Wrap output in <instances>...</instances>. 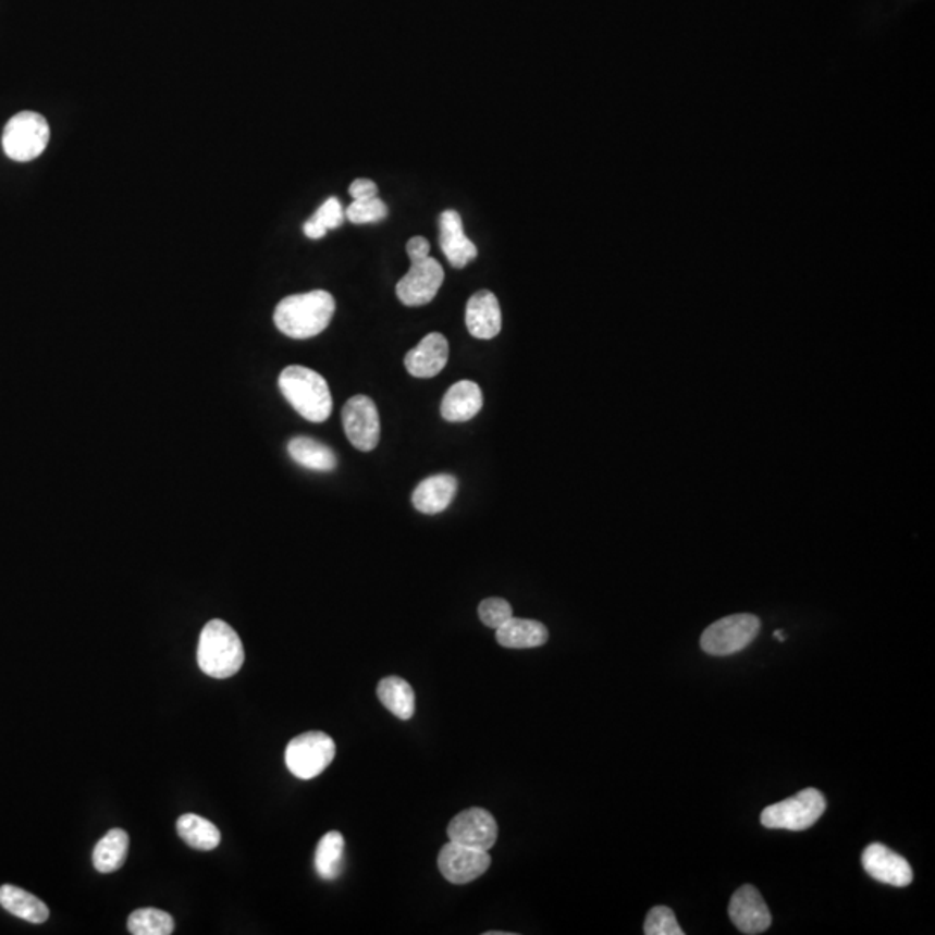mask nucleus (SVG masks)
<instances>
[{"mask_svg":"<svg viewBox=\"0 0 935 935\" xmlns=\"http://www.w3.org/2000/svg\"><path fill=\"white\" fill-rule=\"evenodd\" d=\"M335 298L324 290H313L283 298L274 310V324L293 340H309L330 327Z\"/></svg>","mask_w":935,"mask_h":935,"instance_id":"obj_1","label":"nucleus"},{"mask_svg":"<svg viewBox=\"0 0 935 935\" xmlns=\"http://www.w3.org/2000/svg\"><path fill=\"white\" fill-rule=\"evenodd\" d=\"M280 390L293 409L312 423H324L333 411L328 381L312 369L290 366L280 374Z\"/></svg>","mask_w":935,"mask_h":935,"instance_id":"obj_2","label":"nucleus"},{"mask_svg":"<svg viewBox=\"0 0 935 935\" xmlns=\"http://www.w3.org/2000/svg\"><path fill=\"white\" fill-rule=\"evenodd\" d=\"M245 662L242 638L221 618H213L199 635L198 665L207 676L227 679L239 673Z\"/></svg>","mask_w":935,"mask_h":935,"instance_id":"obj_3","label":"nucleus"},{"mask_svg":"<svg viewBox=\"0 0 935 935\" xmlns=\"http://www.w3.org/2000/svg\"><path fill=\"white\" fill-rule=\"evenodd\" d=\"M825 809L826 802L822 791H817L816 788H805L797 796L764 809L761 823L770 829L804 832L823 816Z\"/></svg>","mask_w":935,"mask_h":935,"instance_id":"obj_4","label":"nucleus"},{"mask_svg":"<svg viewBox=\"0 0 935 935\" xmlns=\"http://www.w3.org/2000/svg\"><path fill=\"white\" fill-rule=\"evenodd\" d=\"M51 128L42 114L22 111L9 120L2 134V148L14 161H32L46 151Z\"/></svg>","mask_w":935,"mask_h":935,"instance_id":"obj_5","label":"nucleus"},{"mask_svg":"<svg viewBox=\"0 0 935 935\" xmlns=\"http://www.w3.org/2000/svg\"><path fill=\"white\" fill-rule=\"evenodd\" d=\"M336 746L327 733L309 731L293 738L284 752L286 766L293 776L312 779L330 767L335 759Z\"/></svg>","mask_w":935,"mask_h":935,"instance_id":"obj_6","label":"nucleus"},{"mask_svg":"<svg viewBox=\"0 0 935 935\" xmlns=\"http://www.w3.org/2000/svg\"><path fill=\"white\" fill-rule=\"evenodd\" d=\"M761 631V620L755 615L737 614L721 618L703 631L700 644L709 655L728 656L749 647Z\"/></svg>","mask_w":935,"mask_h":935,"instance_id":"obj_7","label":"nucleus"},{"mask_svg":"<svg viewBox=\"0 0 935 935\" xmlns=\"http://www.w3.org/2000/svg\"><path fill=\"white\" fill-rule=\"evenodd\" d=\"M343 430L360 453H371L380 442V415L377 404L366 395L348 398L342 411Z\"/></svg>","mask_w":935,"mask_h":935,"instance_id":"obj_8","label":"nucleus"},{"mask_svg":"<svg viewBox=\"0 0 935 935\" xmlns=\"http://www.w3.org/2000/svg\"><path fill=\"white\" fill-rule=\"evenodd\" d=\"M442 283H444V269L435 259L427 257L418 262H411V269L403 280L398 281L395 292L398 300L407 307H421L436 297Z\"/></svg>","mask_w":935,"mask_h":935,"instance_id":"obj_9","label":"nucleus"},{"mask_svg":"<svg viewBox=\"0 0 935 935\" xmlns=\"http://www.w3.org/2000/svg\"><path fill=\"white\" fill-rule=\"evenodd\" d=\"M491 868L489 851L450 842L439 854V870L451 884L465 885L477 881Z\"/></svg>","mask_w":935,"mask_h":935,"instance_id":"obj_10","label":"nucleus"},{"mask_svg":"<svg viewBox=\"0 0 935 935\" xmlns=\"http://www.w3.org/2000/svg\"><path fill=\"white\" fill-rule=\"evenodd\" d=\"M447 835L451 842L489 851L497 840V823L485 809H466L453 817V822L447 826Z\"/></svg>","mask_w":935,"mask_h":935,"instance_id":"obj_11","label":"nucleus"},{"mask_svg":"<svg viewBox=\"0 0 935 935\" xmlns=\"http://www.w3.org/2000/svg\"><path fill=\"white\" fill-rule=\"evenodd\" d=\"M729 919L743 934H762L771 927L770 908L753 885H743L733 894Z\"/></svg>","mask_w":935,"mask_h":935,"instance_id":"obj_12","label":"nucleus"},{"mask_svg":"<svg viewBox=\"0 0 935 935\" xmlns=\"http://www.w3.org/2000/svg\"><path fill=\"white\" fill-rule=\"evenodd\" d=\"M863 868L872 878L893 887H908L913 882L910 863L882 844H872L864 849Z\"/></svg>","mask_w":935,"mask_h":935,"instance_id":"obj_13","label":"nucleus"},{"mask_svg":"<svg viewBox=\"0 0 935 935\" xmlns=\"http://www.w3.org/2000/svg\"><path fill=\"white\" fill-rule=\"evenodd\" d=\"M450 360V342L441 333H430L407 352L404 365L415 378H433L441 373Z\"/></svg>","mask_w":935,"mask_h":935,"instance_id":"obj_14","label":"nucleus"},{"mask_svg":"<svg viewBox=\"0 0 935 935\" xmlns=\"http://www.w3.org/2000/svg\"><path fill=\"white\" fill-rule=\"evenodd\" d=\"M466 328L479 340H492L500 335L503 327L500 300L489 290H480L466 304Z\"/></svg>","mask_w":935,"mask_h":935,"instance_id":"obj_15","label":"nucleus"},{"mask_svg":"<svg viewBox=\"0 0 935 935\" xmlns=\"http://www.w3.org/2000/svg\"><path fill=\"white\" fill-rule=\"evenodd\" d=\"M441 248L454 269H463L473 262L479 255L477 246L466 237L462 216L454 210H445L441 216Z\"/></svg>","mask_w":935,"mask_h":935,"instance_id":"obj_16","label":"nucleus"},{"mask_svg":"<svg viewBox=\"0 0 935 935\" xmlns=\"http://www.w3.org/2000/svg\"><path fill=\"white\" fill-rule=\"evenodd\" d=\"M483 395L475 381H457L442 401L441 415L450 423H465L482 411Z\"/></svg>","mask_w":935,"mask_h":935,"instance_id":"obj_17","label":"nucleus"},{"mask_svg":"<svg viewBox=\"0 0 935 935\" xmlns=\"http://www.w3.org/2000/svg\"><path fill=\"white\" fill-rule=\"evenodd\" d=\"M456 492V477L447 473L433 475L416 487L413 492V504L419 513L436 515L450 508Z\"/></svg>","mask_w":935,"mask_h":935,"instance_id":"obj_18","label":"nucleus"},{"mask_svg":"<svg viewBox=\"0 0 935 935\" xmlns=\"http://www.w3.org/2000/svg\"><path fill=\"white\" fill-rule=\"evenodd\" d=\"M495 639L501 647L525 650V648H538L546 644L550 632H548L546 626L538 623V620L512 617L500 629H495Z\"/></svg>","mask_w":935,"mask_h":935,"instance_id":"obj_19","label":"nucleus"},{"mask_svg":"<svg viewBox=\"0 0 935 935\" xmlns=\"http://www.w3.org/2000/svg\"><path fill=\"white\" fill-rule=\"evenodd\" d=\"M377 691L383 708L389 709L398 719L409 721L415 715V690L403 677H383Z\"/></svg>","mask_w":935,"mask_h":935,"instance_id":"obj_20","label":"nucleus"},{"mask_svg":"<svg viewBox=\"0 0 935 935\" xmlns=\"http://www.w3.org/2000/svg\"><path fill=\"white\" fill-rule=\"evenodd\" d=\"M131 838L122 828H113L96 844L93 852L94 868L99 873H113L127 860Z\"/></svg>","mask_w":935,"mask_h":935,"instance_id":"obj_21","label":"nucleus"},{"mask_svg":"<svg viewBox=\"0 0 935 935\" xmlns=\"http://www.w3.org/2000/svg\"><path fill=\"white\" fill-rule=\"evenodd\" d=\"M0 906L17 919L30 923H44L49 919V908L46 902L35 898L34 894L20 889L16 885L0 887Z\"/></svg>","mask_w":935,"mask_h":935,"instance_id":"obj_22","label":"nucleus"},{"mask_svg":"<svg viewBox=\"0 0 935 935\" xmlns=\"http://www.w3.org/2000/svg\"><path fill=\"white\" fill-rule=\"evenodd\" d=\"M288 454L293 462L307 470L333 471L339 465L336 456L328 445L313 441L310 436H295L288 442Z\"/></svg>","mask_w":935,"mask_h":935,"instance_id":"obj_23","label":"nucleus"},{"mask_svg":"<svg viewBox=\"0 0 935 935\" xmlns=\"http://www.w3.org/2000/svg\"><path fill=\"white\" fill-rule=\"evenodd\" d=\"M177 834L187 846L198 851H213L221 844L219 828L198 814H183L179 817Z\"/></svg>","mask_w":935,"mask_h":935,"instance_id":"obj_24","label":"nucleus"},{"mask_svg":"<svg viewBox=\"0 0 935 935\" xmlns=\"http://www.w3.org/2000/svg\"><path fill=\"white\" fill-rule=\"evenodd\" d=\"M343 854H345V838L340 832H328L319 840L313 856V866L318 875L324 881L339 878L343 868Z\"/></svg>","mask_w":935,"mask_h":935,"instance_id":"obj_25","label":"nucleus"},{"mask_svg":"<svg viewBox=\"0 0 935 935\" xmlns=\"http://www.w3.org/2000/svg\"><path fill=\"white\" fill-rule=\"evenodd\" d=\"M127 927L134 935H170L175 931V922L167 911L143 908L128 916Z\"/></svg>","mask_w":935,"mask_h":935,"instance_id":"obj_26","label":"nucleus"},{"mask_svg":"<svg viewBox=\"0 0 935 935\" xmlns=\"http://www.w3.org/2000/svg\"><path fill=\"white\" fill-rule=\"evenodd\" d=\"M343 221H345V212H343L342 204L336 198L327 199L319 207L318 212L305 222V236L310 237V239H321V237L327 236L330 229L340 227Z\"/></svg>","mask_w":935,"mask_h":935,"instance_id":"obj_27","label":"nucleus"},{"mask_svg":"<svg viewBox=\"0 0 935 935\" xmlns=\"http://www.w3.org/2000/svg\"><path fill=\"white\" fill-rule=\"evenodd\" d=\"M389 213L385 201L380 198L371 199H354L350 207L345 210V217L354 224H371V222H380L385 219Z\"/></svg>","mask_w":935,"mask_h":935,"instance_id":"obj_28","label":"nucleus"},{"mask_svg":"<svg viewBox=\"0 0 935 935\" xmlns=\"http://www.w3.org/2000/svg\"><path fill=\"white\" fill-rule=\"evenodd\" d=\"M644 934L647 935H685L679 927L676 914L667 906H656L648 913L644 922Z\"/></svg>","mask_w":935,"mask_h":935,"instance_id":"obj_29","label":"nucleus"},{"mask_svg":"<svg viewBox=\"0 0 935 935\" xmlns=\"http://www.w3.org/2000/svg\"><path fill=\"white\" fill-rule=\"evenodd\" d=\"M479 617L487 627L500 629L513 617V608L503 598H487L479 605Z\"/></svg>","mask_w":935,"mask_h":935,"instance_id":"obj_30","label":"nucleus"},{"mask_svg":"<svg viewBox=\"0 0 935 935\" xmlns=\"http://www.w3.org/2000/svg\"><path fill=\"white\" fill-rule=\"evenodd\" d=\"M350 193L352 198L357 199H371L377 198L378 196V186L373 181H369V179H357L354 183L350 184Z\"/></svg>","mask_w":935,"mask_h":935,"instance_id":"obj_31","label":"nucleus"},{"mask_svg":"<svg viewBox=\"0 0 935 935\" xmlns=\"http://www.w3.org/2000/svg\"><path fill=\"white\" fill-rule=\"evenodd\" d=\"M428 254H430V243L423 236L411 237L407 242V255H409L411 262L427 259Z\"/></svg>","mask_w":935,"mask_h":935,"instance_id":"obj_32","label":"nucleus"},{"mask_svg":"<svg viewBox=\"0 0 935 935\" xmlns=\"http://www.w3.org/2000/svg\"><path fill=\"white\" fill-rule=\"evenodd\" d=\"M775 638H776V639H778V641H782V643H784V641H785V635H784V631H776V632H775Z\"/></svg>","mask_w":935,"mask_h":935,"instance_id":"obj_33","label":"nucleus"},{"mask_svg":"<svg viewBox=\"0 0 935 935\" xmlns=\"http://www.w3.org/2000/svg\"><path fill=\"white\" fill-rule=\"evenodd\" d=\"M487 935H508V932H487Z\"/></svg>","mask_w":935,"mask_h":935,"instance_id":"obj_34","label":"nucleus"}]
</instances>
